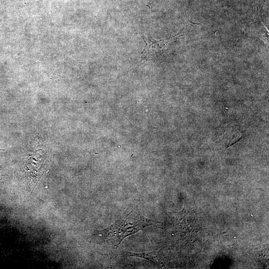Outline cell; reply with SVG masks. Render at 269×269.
<instances>
[{
    "instance_id": "6da1fadb",
    "label": "cell",
    "mask_w": 269,
    "mask_h": 269,
    "mask_svg": "<svg viewBox=\"0 0 269 269\" xmlns=\"http://www.w3.org/2000/svg\"><path fill=\"white\" fill-rule=\"evenodd\" d=\"M154 223V221L142 215L136 207L131 206L118 220L106 229L99 231L95 235L107 244L117 248L128 236Z\"/></svg>"
},
{
    "instance_id": "7a4b0ae2",
    "label": "cell",
    "mask_w": 269,
    "mask_h": 269,
    "mask_svg": "<svg viewBox=\"0 0 269 269\" xmlns=\"http://www.w3.org/2000/svg\"><path fill=\"white\" fill-rule=\"evenodd\" d=\"M46 156L42 150L33 153L26 162V171L28 176L35 180L39 179L45 164Z\"/></svg>"
},
{
    "instance_id": "3957f363",
    "label": "cell",
    "mask_w": 269,
    "mask_h": 269,
    "mask_svg": "<svg viewBox=\"0 0 269 269\" xmlns=\"http://www.w3.org/2000/svg\"><path fill=\"white\" fill-rule=\"evenodd\" d=\"M185 13H186V17L184 20L183 23L186 26H190L194 27V25H201L200 23L193 22L191 21V20H190L189 19L188 15L186 13V12Z\"/></svg>"
}]
</instances>
